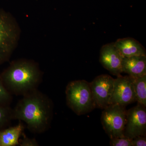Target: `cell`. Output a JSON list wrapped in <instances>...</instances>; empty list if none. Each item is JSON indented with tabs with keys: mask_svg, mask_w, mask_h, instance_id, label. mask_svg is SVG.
Listing matches in <instances>:
<instances>
[{
	"mask_svg": "<svg viewBox=\"0 0 146 146\" xmlns=\"http://www.w3.org/2000/svg\"><path fill=\"white\" fill-rule=\"evenodd\" d=\"M53 106L48 97L35 89L18 101L13 109V119L24 122L33 133H43L50 128Z\"/></svg>",
	"mask_w": 146,
	"mask_h": 146,
	"instance_id": "cell-1",
	"label": "cell"
},
{
	"mask_svg": "<svg viewBox=\"0 0 146 146\" xmlns=\"http://www.w3.org/2000/svg\"><path fill=\"white\" fill-rule=\"evenodd\" d=\"M42 76L37 63L23 58L12 61L0 74V77L11 94L24 96L37 89Z\"/></svg>",
	"mask_w": 146,
	"mask_h": 146,
	"instance_id": "cell-2",
	"label": "cell"
},
{
	"mask_svg": "<svg viewBox=\"0 0 146 146\" xmlns=\"http://www.w3.org/2000/svg\"><path fill=\"white\" fill-rule=\"evenodd\" d=\"M21 35V28L16 18L0 9V65L10 59Z\"/></svg>",
	"mask_w": 146,
	"mask_h": 146,
	"instance_id": "cell-3",
	"label": "cell"
},
{
	"mask_svg": "<svg viewBox=\"0 0 146 146\" xmlns=\"http://www.w3.org/2000/svg\"><path fill=\"white\" fill-rule=\"evenodd\" d=\"M65 94L67 105L77 115H84L96 108L90 83L86 80L69 82Z\"/></svg>",
	"mask_w": 146,
	"mask_h": 146,
	"instance_id": "cell-4",
	"label": "cell"
},
{
	"mask_svg": "<svg viewBox=\"0 0 146 146\" xmlns=\"http://www.w3.org/2000/svg\"><path fill=\"white\" fill-rule=\"evenodd\" d=\"M101 123L106 133L111 138L123 136L127 110L119 104H110L103 109Z\"/></svg>",
	"mask_w": 146,
	"mask_h": 146,
	"instance_id": "cell-5",
	"label": "cell"
},
{
	"mask_svg": "<svg viewBox=\"0 0 146 146\" xmlns=\"http://www.w3.org/2000/svg\"><path fill=\"white\" fill-rule=\"evenodd\" d=\"M115 80L111 76L102 74L90 82L96 108L104 109L110 105Z\"/></svg>",
	"mask_w": 146,
	"mask_h": 146,
	"instance_id": "cell-6",
	"label": "cell"
},
{
	"mask_svg": "<svg viewBox=\"0 0 146 146\" xmlns=\"http://www.w3.org/2000/svg\"><path fill=\"white\" fill-rule=\"evenodd\" d=\"M124 136L133 139L140 136H146V107L138 104L127 111L126 123Z\"/></svg>",
	"mask_w": 146,
	"mask_h": 146,
	"instance_id": "cell-7",
	"label": "cell"
},
{
	"mask_svg": "<svg viewBox=\"0 0 146 146\" xmlns=\"http://www.w3.org/2000/svg\"><path fill=\"white\" fill-rule=\"evenodd\" d=\"M136 101L133 82L129 76H118L115 79L110 104L125 107Z\"/></svg>",
	"mask_w": 146,
	"mask_h": 146,
	"instance_id": "cell-8",
	"label": "cell"
},
{
	"mask_svg": "<svg viewBox=\"0 0 146 146\" xmlns=\"http://www.w3.org/2000/svg\"><path fill=\"white\" fill-rule=\"evenodd\" d=\"M123 58L115 47L114 42L103 45L101 48L100 63L113 75L117 77L123 73Z\"/></svg>",
	"mask_w": 146,
	"mask_h": 146,
	"instance_id": "cell-9",
	"label": "cell"
},
{
	"mask_svg": "<svg viewBox=\"0 0 146 146\" xmlns=\"http://www.w3.org/2000/svg\"><path fill=\"white\" fill-rule=\"evenodd\" d=\"M114 44L123 57L146 56L145 47L133 38L126 37L118 39L114 42Z\"/></svg>",
	"mask_w": 146,
	"mask_h": 146,
	"instance_id": "cell-10",
	"label": "cell"
},
{
	"mask_svg": "<svg viewBox=\"0 0 146 146\" xmlns=\"http://www.w3.org/2000/svg\"><path fill=\"white\" fill-rule=\"evenodd\" d=\"M123 73L131 77L137 78L146 75V56L124 57Z\"/></svg>",
	"mask_w": 146,
	"mask_h": 146,
	"instance_id": "cell-11",
	"label": "cell"
},
{
	"mask_svg": "<svg viewBox=\"0 0 146 146\" xmlns=\"http://www.w3.org/2000/svg\"><path fill=\"white\" fill-rule=\"evenodd\" d=\"M25 127L20 122L14 127H7L0 131V146H15L19 145V138L23 134Z\"/></svg>",
	"mask_w": 146,
	"mask_h": 146,
	"instance_id": "cell-12",
	"label": "cell"
},
{
	"mask_svg": "<svg viewBox=\"0 0 146 146\" xmlns=\"http://www.w3.org/2000/svg\"><path fill=\"white\" fill-rule=\"evenodd\" d=\"M130 77L133 82L136 101L146 107V75L139 77Z\"/></svg>",
	"mask_w": 146,
	"mask_h": 146,
	"instance_id": "cell-13",
	"label": "cell"
},
{
	"mask_svg": "<svg viewBox=\"0 0 146 146\" xmlns=\"http://www.w3.org/2000/svg\"><path fill=\"white\" fill-rule=\"evenodd\" d=\"M13 120V109L10 106H0V131L8 127Z\"/></svg>",
	"mask_w": 146,
	"mask_h": 146,
	"instance_id": "cell-14",
	"label": "cell"
},
{
	"mask_svg": "<svg viewBox=\"0 0 146 146\" xmlns=\"http://www.w3.org/2000/svg\"><path fill=\"white\" fill-rule=\"evenodd\" d=\"M12 96L6 88L0 77V106H10L12 100Z\"/></svg>",
	"mask_w": 146,
	"mask_h": 146,
	"instance_id": "cell-15",
	"label": "cell"
},
{
	"mask_svg": "<svg viewBox=\"0 0 146 146\" xmlns=\"http://www.w3.org/2000/svg\"><path fill=\"white\" fill-rule=\"evenodd\" d=\"M110 145L111 146H132V139L125 136L111 138Z\"/></svg>",
	"mask_w": 146,
	"mask_h": 146,
	"instance_id": "cell-16",
	"label": "cell"
},
{
	"mask_svg": "<svg viewBox=\"0 0 146 146\" xmlns=\"http://www.w3.org/2000/svg\"><path fill=\"white\" fill-rule=\"evenodd\" d=\"M19 145L21 146H38L39 144L36 139L35 138H31L24 135L23 138L19 142Z\"/></svg>",
	"mask_w": 146,
	"mask_h": 146,
	"instance_id": "cell-17",
	"label": "cell"
},
{
	"mask_svg": "<svg viewBox=\"0 0 146 146\" xmlns=\"http://www.w3.org/2000/svg\"><path fill=\"white\" fill-rule=\"evenodd\" d=\"M132 139V146H146V136H140Z\"/></svg>",
	"mask_w": 146,
	"mask_h": 146,
	"instance_id": "cell-18",
	"label": "cell"
}]
</instances>
